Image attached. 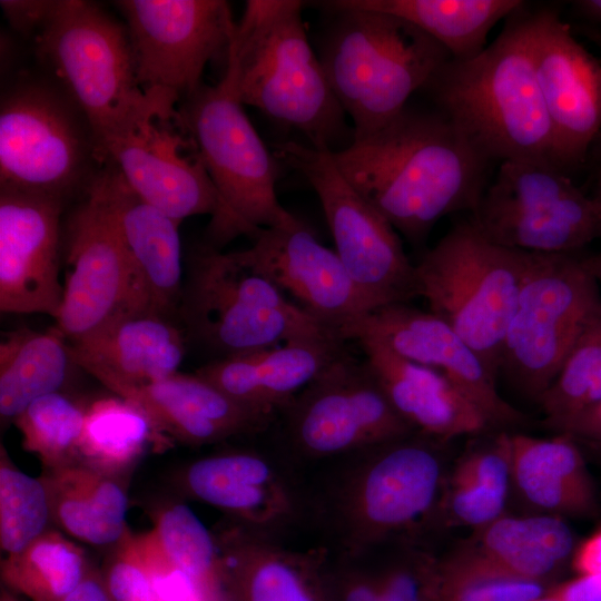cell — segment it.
I'll return each instance as SVG.
<instances>
[{"label": "cell", "mask_w": 601, "mask_h": 601, "mask_svg": "<svg viewBox=\"0 0 601 601\" xmlns=\"http://www.w3.org/2000/svg\"><path fill=\"white\" fill-rule=\"evenodd\" d=\"M348 183L413 242L443 216L477 206L492 160L444 112L408 106L333 151Z\"/></svg>", "instance_id": "6da1fadb"}, {"label": "cell", "mask_w": 601, "mask_h": 601, "mask_svg": "<svg viewBox=\"0 0 601 601\" xmlns=\"http://www.w3.org/2000/svg\"><path fill=\"white\" fill-rule=\"evenodd\" d=\"M423 90L492 161L539 159L559 167L535 75L532 10L525 3L482 52L451 58Z\"/></svg>", "instance_id": "7a4b0ae2"}, {"label": "cell", "mask_w": 601, "mask_h": 601, "mask_svg": "<svg viewBox=\"0 0 601 601\" xmlns=\"http://www.w3.org/2000/svg\"><path fill=\"white\" fill-rule=\"evenodd\" d=\"M297 0H248L226 55L221 79L240 101L335 150L347 126L319 57L307 39Z\"/></svg>", "instance_id": "3957f363"}, {"label": "cell", "mask_w": 601, "mask_h": 601, "mask_svg": "<svg viewBox=\"0 0 601 601\" xmlns=\"http://www.w3.org/2000/svg\"><path fill=\"white\" fill-rule=\"evenodd\" d=\"M325 6L335 19L319 59L335 97L353 121V138L363 137L397 117L451 55L396 16L361 9L346 0Z\"/></svg>", "instance_id": "277c9868"}, {"label": "cell", "mask_w": 601, "mask_h": 601, "mask_svg": "<svg viewBox=\"0 0 601 601\" xmlns=\"http://www.w3.org/2000/svg\"><path fill=\"white\" fill-rule=\"evenodd\" d=\"M417 432L345 459L317 501L308 502L328 528L342 560L366 558L391 536L420 524L437 503L443 471ZM341 459V457H339Z\"/></svg>", "instance_id": "5b68a950"}, {"label": "cell", "mask_w": 601, "mask_h": 601, "mask_svg": "<svg viewBox=\"0 0 601 601\" xmlns=\"http://www.w3.org/2000/svg\"><path fill=\"white\" fill-rule=\"evenodd\" d=\"M32 42L48 78L88 121L102 166L108 142L148 101L126 26L93 2L58 0Z\"/></svg>", "instance_id": "8992f818"}, {"label": "cell", "mask_w": 601, "mask_h": 601, "mask_svg": "<svg viewBox=\"0 0 601 601\" xmlns=\"http://www.w3.org/2000/svg\"><path fill=\"white\" fill-rule=\"evenodd\" d=\"M178 313L191 335L220 358L292 341H343L231 253L209 244L187 257Z\"/></svg>", "instance_id": "52a82bcc"}, {"label": "cell", "mask_w": 601, "mask_h": 601, "mask_svg": "<svg viewBox=\"0 0 601 601\" xmlns=\"http://www.w3.org/2000/svg\"><path fill=\"white\" fill-rule=\"evenodd\" d=\"M530 256L490 240L470 219L451 228L415 264L417 296L495 376Z\"/></svg>", "instance_id": "ba28073f"}, {"label": "cell", "mask_w": 601, "mask_h": 601, "mask_svg": "<svg viewBox=\"0 0 601 601\" xmlns=\"http://www.w3.org/2000/svg\"><path fill=\"white\" fill-rule=\"evenodd\" d=\"M178 109L221 200L220 214L209 221L207 244L220 249L240 235L254 238L264 228L300 220L279 203L278 159L224 79L203 85Z\"/></svg>", "instance_id": "9c48e42d"}, {"label": "cell", "mask_w": 601, "mask_h": 601, "mask_svg": "<svg viewBox=\"0 0 601 601\" xmlns=\"http://www.w3.org/2000/svg\"><path fill=\"white\" fill-rule=\"evenodd\" d=\"M101 166L91 128L49 78L22 76L0 104V189L66 201Z\"/></svg>", "instance_id": "30bf717a"}, {"label": "cell", "mask_w": 601, "mask_h": 601, "mask_svg": "<svg viewBox=\"0 0 601 601\" xmlns=\"http://www.w3.org/2000/svg\"><path fill=\"white\" fill-rule=\"evenodd\" d=\"M599 283L578 254L531 253L503 341L500 370L540 400L601 302Z\"/></svg>", "instance_id": "8fae6325"}, {"label": "cell", "mask_w": 601, "mask_h": 601, "mask_svg": "<svg viewBox=\"0 0 601 601\" xmlns=\"http://www.w3.org/2000/svg\"><path fill=\"white\" fill-rule=\"evenodd\" d=\"M471 221L490 240L539 254H578L601 236L592 196L546 160L502 161Z\"/></svg>", "instance_id": "7c38bea8"}, {"label": "cell", "mask_w": 601, "mask_h": 601, "mask_svg": "<svg viewBox=\"0 0 601 601\" xmlns=\"http://www.w3.org/2000/svg\"><path fill=\"white\" fill-rule=\"evenodd\" d=\"M275 156L299 171L317 194L335 252L372 311L417 296L415 265L396 229L343 176L333 151L290 140L278 144Z\"/></svg>", "instance_id": "4fadbf2b"}, {"label": "cell", "mask_w": 601, "mask_h": 601, "mask_svg": "<svg viewBox=\"0 0 601 601\" xmlns=\"http://www.w3.org/2000/svg\"><path fill=\"white\" fill-rule=\"evenodd\" d=\"M136 76L146 96L178 105L227 50L236 22L223 0H121Z\"/></svg>", "instance_id": "5bb4252c"}, {"label": "cell", "mask_w": 601, "mask_h": 601, "mask_svg": "<svg viewBox=\"0 0 601 601\" xmlns=\"http://www.w3.org/2000/svg\"><path fill=\"white\" fill-rule=\"evenodd\" d=\"M284 413L292 449L311 460L343 457L417 432L393 407L367 362L345 352Z\"/></svg>", "instance_id": "9a60e30c"}, {"label": "cell", "mask_w": 601, "mask_h": 601, "mask_svg": "<svg viewBox=\"0 0 601 601\" xmlns=\"http://www.w3.org/2000/svg\"><path fill=\"white\" fill-rule=\"evenodd\" d=\"M147 98L106 146L104 165H115L138 196L180 223L195 215L215 219L221 200L178 105Z\"/></svg>", "instance_id": "2e32d148"}, {"label": "cell", "mask_w": 601, "mask_h": 601, "mask_svg": "<svg viewBox=\"0 0 601 601\" xmlns=\"http://www.w3.org/2000/svg\"><path fill=\"white\" fill-rule=\"evenodd\" d=\"M532 55L556 161L568 173L585 160L601 130V61L551 8L532 11Z\"/></svg>", "instance_id": "e0dca14e"}, {"label": "cell", "mask_w": 601, "mask_h": 601, "mask_svg": "<svg viewBox=\"0 0 601 601\" xmlns=\"http://www.w3.org/2000/svg\"><path fill=\"white\" fill-rule=\"evenodd\" d=\"M173 482L184 496L220 511L228 523L282 539L308 512V500L278 463L231 450L191 461Z\"/></svg>", "instance_id": "ac0fdd59"}, {"label": "cell", "mask_w": 601, "mask_h": 601, "mask_svg": "<svg viewBox=\"0 0 601 601\" xmlns=\"http://www.w3.org/2000/svg\"><path fill=\"white\" fill-rule=\"evenodd\" d=\"M62 304L55 327L77 341L131 305L130 266L111 219L83 191L65 221Z\"/></svg>", "instance_id": "d6986e66"}, {"label": "cell", "mask_w": 601, "mask_h": 601, "mask_svg": "<svg viewBox=\"0 0 601 601\" xmlns=\"http://www.w3.org/2000/svg\"><path fill=\"white\" fill-rule=\"evenodd\" d=\"M231 254L290 294L302 309L341 338L347 326L372 311L336 252L325 247L302 220L264 228L249 248Z\"/></svg>", "instance_id": "ffe728a7"}, {"label": "cell", "mask_w": 601, "mask_h": 601, "mask_svg": "<svg viewBox=\"0 0 601 601\" xmlns=\"http://www.w3.org/2000/svg\"><path fill=\"white\" fill-rule=\"evenodd\" d=\"M85 191L107 211L127 255L130 309L170 318L178 312L184 285L181 223L138 196L111 162L97 170Z\"/></svg>", "instance_id": "44dd1931"}, {"label": "cell", "mask_w": 601, "mask_h": 601, "mask_svg": "<svg viewBox=\"0 0 601 601\" xmlns=\"http://www.w3.org/2000/svg\"><path fill=\"white\" fill-rule=\"evenodd\" d=\"M368 335L400 356L450 380L486 417L491 426L516 424L523 415L499 394L496 376L477 353L443 319L407 303L377 307L342 333L344 341Z\"/></svg>", "instance_id": "7402d4cb"}, {"label": "cell", "mask_w": 601, "mask_h": 601, "mask_svg": "<svg viewBox=\"0 0 601 601\" xmlns=\"http://www.w3.org/2000/svg\"><path fill=\"white\" fill-rule=\"evenodd\" d=\"M65 203L0 189V311L57 318L60 282L61 214Z\"/></svg>", "instance_id": "603a6c76"}, {"label": "cell", "mask_w": 601, "mask_h": 601, "mask_svg": "<svg viewBox=\"0 0 601 601\" xmlns=\"http://www.w3.org/2000/svg\"><path fill=\"white\" fill-rule=\"evenodd\" d=\"M214 534L226 601H332L325 552L290 550L231 523Z\"/></svg>", "instance_id": "cb8c5ba5"}, {"label": "cell", "mask_w": 601, "mask_h": 601, "mask_svg": "<svg viewBox=\"0 0 601 601\" xmlns=\"http://www.w3.org/2000/svg\"><path fill=\"white\" fill-rule=\"evenodd\" d=\"M106 387L140 408L160 434L191 446L254 434L274 420L238 403L196 373L177 372L147 385L110 383Z\"/></svg>", "instance_id": "d4e9b609"}, {"label": "cell", "mask_w": 601, "mask_h": 601, "mask_svg": "<svg viewBox=\"0 0 601 601\" xmlns=\"http://www.w3.org/2000/svg\"><path fill=\"white\" fill-rule=\"evenodd\" d=\"M68 344L73 363L105 386L161 381L178 372L186 352L170 318L146 309L119 312Z\"/></svg>", "instance_id": "484cf974"}, {"label": "cell", "mask_w": 601, "mask_h": 601, "mask_svg": "<svg viewBox=\"0 0 601 601\" xmlns=\"http://www.w3.org/2000/svg\"><path fill=\"white\" fill-rule=\"evenodd\" d=\"M343 344L336 338L292 341L218 358L196 374L238 403L274 418L344 352Z\"/></svg>", "instance_id": "4316f807"}, {"label": "cell", "mask_w": 601, "mask_h": 601, "mask_svg": "<svg viewBox=\"0 0 601 601\" xmlns=\"http://www.w3.org/2000/svg\"><path fill=\"white\" fill-rule=\"evenodd\" d=\"M397 413L417 432L446 441L491 427L484 414L443 374L411 362L378 338H356Z\"/></svg>", "instance_id": "83f0119b"}, {"label": "cell", "mask_w": 601, "mask_h": 601, "mask_svg": "<svg viewBox=\"0 0 601 601\" xmlns=\"http://www.w3.org/2000/svg\"><path fill=\"white\" fill-rule=\"evenodd\" d=\"M52 524L82 543L109 550L128 530V477L80 462L43 470Z\"/></svg>", "instance_id": "f1b7e54d"}, {"label": "cell", "mask_w": 601, "mask_h": 601, "mask_svg": "<svg viewBox=\"0 0 601 601\" xmlns=\"http://www.w3.org/2000/svg\"><path fill=\"white\" fill-rule=\"evenodd\" d=\"M510 442L512 480L531 504L559 514L595 511L594 485L575 439L514 434Z\"/></svg>", "instance_id": "f546056e"}, {"label": "cell", "mask_w": 601, "mask_h": 601, "mask_svg": "<svg viewBox=\"0 0 601 601\" xmlns=\"http://www.w3.org/2000/svg\"><path fill=\"white\" fill-rule=\"evenodd\" d=\"M72 365L68 339L55 326L6 333L0 343L1 423L13 422L33 401L60 392Z\"/></svg>", "instance_id": "4dcf8cb0"}, {"label": "cell", "mask_w": 601, "mask_h": 601, "mask_svg": "<svg viewBox=\"0 0 601 601\" xmlns=\"http://www.w3.org/2000/svg\"><path fill=\"white\" fill-rule=\"evenodd\" d=\"M346 1L411 22L442 45L455 60H467L482 52L491 29L524 4L520 0Z\"/></svg>", "instance_id": "1f68e13d"}, {"label": "cell", "mask_w": 601, "mask_h": 601, "mask_svg": "<svg viewBox=\"0 0 601 601\" xmlns=\"http://www.w3.org/2000/svg\"><path fill=\"white\" fill-rule=\"evenodd\" d=\"M168 443L140 408L115 394L86 406L78 457L90 467L129 479L150 446Z\"/></svg>", "instance_id": "d6a6232c"}, {"label": "cell", "mask_w": 601, "mask_h": 601, "mask_svg": "<svg viewBox=\"0 0 601 601\" xmlns=\"http://www.w3.org/2000/svg\"><path fill=\"white\" fill-rule=\"evenodd\" d=\"M573 548V533L560 518H499L486 525L472 553L508 573L539 581L558 569Z\"/></svg>", "instance_id": "836d02e7"}, {"label": "cell", "mask_w": 601, "mask_h": 601, "mask_svg": "<svg viewBox=\"0 0 601 601\" xmlns=\"http://www.w3.org/2000/svg\"><path fill=\"white\" fill-rule=\"evenodd\" d=\"M92 561L61 531L50 528L0 563L3 587L30 601H59L76 589Z\"/></svg>", "instance_id": "e575fe53"}, {"label": "cell", "mask_w": 601, "mask_h": 601, "mask_svg": "<svg viewBox=\"0 0 601 601\" xmlns=\"http://www.w3.org/2000/svg\"><path fill=\"white\" fill-rule=\"evenodd\" d=\"M150 516L164 553L190 581L199 601H226L215 534L183 502L157 504Z\"/></svg>", "instance_id": "d590c367"}, {"label": "cell", "mask_w": 601, "mask_h": 601, "mask_svg": "<svg viewBox=\"0 0 601 601\" xmlns=\"http://www.w3.org/2000/svg\"><path fill=\"white\" fill-rule=\"evenodd\" d=\"M601 401V302L578 335L558 376L539 403L554 428Z\"/></svg>", "instance_id": "8d00e7d4"}, {"label": "cell", "mask_w": 601, "mask_h": 601, "mask_svg": "<svg viewBox=\"0 0 601 601\" xmlns=\"http://www.w3.org/2000/svg\"><path fill=\"white\" fill-rule=\"evenodd\" d=\"M85 412L86 406L56 392L33 401L12 423L23 449L40 460L43 470L58 469L79 462Z\"/></svg>", "instance_id": "74e56055"}, {"label": "cell", "mask_w": 601, "mask_h": 601, "mask_svg": "<svg viewBox=\"0 0 601 601\" xmlns=\"http://www.w3.org/2000/svg\"><path fill=\"white\" fill-rule=\"evenodd\" d=\"M542 593L540 581L508 573L471 551L435 563L432 601H533Z\"/></svg>", "instance_id": "f35d334b"}, {"label": "cell", "mask_w": 601, "mask_h": 601, "mask_svg": "<svg viewBox=\"0 0 601 601\" xmlns=\"http://www.w3.org/2000/svg\"><path fill=\"white\" fill-rule=\"evenodd\" d=\"M0 456V545L13 554L50 529L51 508L41 479L11 463L3 445Z\"/></svg>", "instance_id": "ab89813d"}, {"label": "cell", "mask_w": 601, "mask_h": 601, "mask_svg": "<svg viewBox=\"0 0 601 601\" xmlns=\"http://www.w3.org/2000/svg\"><path fill=\"white\" fill-rule=\"evenodd\" d=\"M100 571L112 601H158L129 528L108 550Z\"/></svg>", "instance_id": "60d3db41"}, {"label": "cell", "mask_w": 601, "mask_h": 601, "mask_svg": "<svg viewBox=\"0 0 601 601\" xmlns=\"http://www.w3.org/2000/svg\"><path fill=\"white\" fill-rule=\"evenodd\" d=\"M506 433L469 452L456 466L450 485H476L508 494L511 471V442Z\"/></svg>", "instance_id": "b9f144b4"}, {"label": "cell", "mask_w": 601, "mask_h": 601, "mask_svg": "<svg viewBox=\"0 0 601 601\" xmlns=\"http://www.w3.org/2000/svg\"><path fill=\"white\" fill-rule=\"evenodd\" d=\"M378 601H432L435 563L426 558H410L375 569Z\"/></svg>", "instance_id": "7bdbcfd3"}, {"label": "cell", "mask_w": 601, "mask_h": 601, "mask_svg": "<svg viewBox=\"0 0 601 601\" xmlns=\"http://www.w3.org/2000/svg\"><path fill=\"white\" fill-rule=\"evenodd\" d=\"M505 495L476 485H450L446 506L459 523L487 525L503 511Z\"/></svg>", "instance_id": "ee69618b"}, {"label": "cell", "mask_w": 601, "mask_h": 601, "mask_svg": "<svg viewBox=\"0 0 601 601\" xmlns=\"http://www.w3.org/2000/svg\"><path fill=\"white\" fill-rule=\"evenodd\" d=\"M329 581L332 601H378L376 570L364 565L363 559L331 568Z\"/></svg>", "instance_id": "f6af8a7d"}, {"label": "cell", "mask_w": 601, "mask_h": 601, "mask_svg": "<svg viewBox=\"0 0 601 601\" xmlns=\"http://www.w3.org/2000/svg\"><path fill=\"white\" fill-rule=\"evenodd\" d=\"M58 0H1L0 6L11 28L32 39L51 17Z\"/></svg>", "instance_id": "bcb514c9"}, {"label": "cell", "mask_w": 601, "mask_h": 601, "mask_svg": "<svg viewBox=\"0 0 601 601\" xmlns=\"http://www.w3.org/2000/svg\"><path fill=\"white\" fill-rule=\"evenodd\" d=\"M591 445H601V401L554 427Z\"/></svg>", "instance_id": "7dc6e473"}, {"label": "cell", "mask_w": 601, "mask_h": 601, "mask_svg": "<svg viewBox=\"0 0 601 601\" xmlns=\"http://www.w3.org/2000/svg\"><path fill=\"white\" fill-rule=\"evenodd\" d=\"M552 597L556 601H601V575L581 574L559 588Z\"/></svg>", "instance_id": "c3c4849f"}, {"label": "cell", "mask_w": 601, "mask_h": 601, "mask_svg": "<svg viewBox=\"0 0 601 601\" xmlns=\"http://www.w3.org/2000/svg\"><path fill=\"white\" fill-rule=\"evenodd\" d=\"M59 601H112L106 588L100 568L91 564L88 573L69 594Z\"/></svg>", "instance_id": "681fc988"}, {"label": "cell", "mask_w": 601, "mask_h": 601, "mask_svg": "<svg viewBox=\"0 0 601 601\" xmlns=\"http://www.w3.org/2000/svg\"><path fill=\"white\" fill-rule=\"evenodd\" d=\"M573 565L580 574L601 575V529L579 546Z\"/></svg>", "instance_id": "f907efd6"}, {"label": "cell", "mask_w": 601, "mask_h": 601, "mask_svg": "<svg viewBox=\"0 0 601 601\" xmlns=\"http://www.w3.org/2000/svg\"><path fill=\"white\" fill-rule=\"evenodd\" d=\"M573 8L583 19L601 26V0H578L573 2Z\"/></svg>", "instance_id": "816d5d0a"}, {"label": "cell", "mask_w": 601, "mask_h": 601, "mask_svg": "<svg viewBox=\"0 0 601 601\" xmlns=\"http://www.w3.org/2000/svg\"><path fill=\"white\" fill-rule=\"evenodd\" d=\"M581 259L587 269L597 279L599 285H601V253L581 256Z\"/></svg>", "instance_id": "f5cc1de1"}, {"label": "cell", "mask_w": 601, "mask_h": 601, "mask_svg": "<svg viewBox=\"0 0 601 601\" xmlns=\"http://www.w3.org/2000/svg\"><path fill=\"white\" fill-rule=\"evenodd\" d=\"M583 33L591 39L592 42L597 45L601 53V30L594 27H584L582 29ZM601 61V59H600Z\"/></svg>", "instance_id": "db71d44e"}, {"label": "cell", "mask_w": 601, "mask_h": 601, "mask_svg": "<svg viewBox=\"0 0 601 601\" xmlns=\"http://www.w3.org/2000/svg\"><path fill=\"white\" fill-rule=\"evenodd\" d=\"M592 199L594 200V203H595V205L598 207L600 218H601V170H600V174H599L597 188H595V191H594V194L592 196Z\"/></svg>", "instance_id": "11a10c76"}, {"label": "cell", "mask_w": 601, "mask_h": 601, "mask_svg": "<svg viewBox=\"0 0 601 601\" xmlns=\"http://www.w3.org/2000/svg\"><path fill=\"white\" fill-rule=\"evenodd\" d=\"M0 601H20L16 593L2 585Z\"/></svg>", "instance_id": "9f6ffc18"}, {"label": "cell", "mask_w": 601, "mask_h": 601, "mask_svg": "<svg viewBox=\"0 0 601 601\" xmlns=\"http://www.w3.org/2000/svg\"><path fill=\"white\" fill-rule=\"evenodd\" d=\"M592 446H593L595 453H598V455H599V457L601 460V445H592Z\"/></svg>", "instance_id": "6f0895ef"}, {"label": "cell", "mask_w": 601, "mask_h": 601, "mask_svg": "<svg viewBox=\"0 0 601 601\" xmlns=\"http://www.w3.org/2000/svg\"><path fill=\"white\" fill-rule=\"evenodd\" d=\"M533 601H556V599H555V598H553V597H550V598H545V599H541V598H539V599H536V600H533Z\"/></svg>", "instance_id": "680465c9"}]
</instances>
